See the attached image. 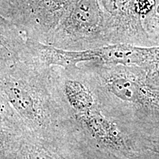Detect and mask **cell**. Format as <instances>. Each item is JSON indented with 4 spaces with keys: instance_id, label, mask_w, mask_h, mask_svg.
I'll list each match as a JSON object with an SVG mask.
<instances>
[{
    "instance_id": "cell-1",
    "label": "cell",
    "mask_w": 159,
    "mask_h": 159,
    "mask_svg": "<svg viewBox=\"0 0 159 159\" xmlns=\"http://www.w3.org/2000/svg\"><path fill=\"white\" fill-rule=\"evenodd\" d=\"M102 111L138 142L159 134V88L138 66L87 62Z\"/></svg>"
},
{
    "instance_id": "cell-2",
    "label": "cell",
    "mask_w": 159,
    "mask_h": 159,
    "mask_svg": "<svg viewBox=\"0 0 159 159\" xmlns=\"http://www.w3.org/2000/svg\"><path fill=\"white\" fill-rule=\"evenodd\" d=\"M45 44L69 51L114 44L108 19L99 0H74Z\"/></svg>"
},
{
    "instance_id": "cell-3",
    "label": "cell",
    "mask_w": 159,
    "mask_h": 159,
    "mask_svg": "<svg viewBox=\"0 0 159 159\" xmlns=\"http://www.w3.org/2000/svg\"><path fill=\"white\" fill-rule=\"evenodd\" d=\"M74 0H25L11 21L27 39L46 43Z\"/></svg>"
},
{
    "instance_id": "cell-4",
    "label": "cell",
    "mask_w": 159,
    "mask_h": 159,
    "mask_svg": "<svg viewBox=\"0 0 159 159\" xmlns=\"http://www.w3.org/2000/svg\"><path fill=\"white\" fill-rule=\"evenodd\" d=\"M108 18L114 44L152 47L139 13L137 0H99Z\"/></svg>"
},
{
    "instance_id": "cell-5",
    "label": "cell",
    "mask_w": 159,
    "mask_h": 159,
    "mask_svg": "<svg viewBox=\"0 0 159 159\" xmlns=\"http://www.w3.org/2000/svg\"><path fill=\"white\" fill-rule=\"evenodd\" d=\"M157 47H144L130 44H113L83 51L86 62L138 66L144 69L152 61Z\"/></svg>"
},
{
    "instance_id": "cell-6",
    "label": "cell",
    "mask_w": 159,
    "mask_h": 159,
    "mask_svg": "<svg viewBox=\"0 0 159 159\" xmlns=\"http://www.w3.org/2000/svg\"><path fill=\"white\" fill-rule=\"evenodd\" d=\"M26 41L19 27L0 13V62L19 58Z\"/></svg>"
},
{
    "instance_id": "cell-7",
    "label": "cell",
    "mask_w": 159,
    "mask_h": 159,
    "mask_svg": "<svg viewBox=\"0 0 159 159\" xmlns=\"http://www.w3.org/2000/svg\"><path fill=\"white\" fill-rule=\"evenodd\" d=\"M87 140L89 143L84 138L83 139L84 144L80 143L76 147L77 158L75 159H159L148 152H140L134 156H126L97 144L88 138Z\"/></svg>"
},
{
    "instance_id": "cell-8",
    "label": "cell",
    "mask_w": 159,
    "mask_h": 159,
    "mask_svg": "<svg viewBox=\"0 0 159 159\" xmlns=\"http://www.w3.org/2000/svg\"><path fill=\"white\" fill-rule=\"evenodd\" d=\"M143 27L152 47H159V0L153 9L143 19Z\"/></svg>"
},
{
    "instance_id": "cell-9",
    "label": "cell",
    "mask_w": 159,
    "mask_h": 159,
    "mask_svg": "<svg viewBox=\"0 0 159 159\" xmlns=\"http://www.w3.org/2000/svg\"><path fill=\"white\" fill-rule=\"evenodd\" d=\"M25 159H66L56 152L35 146L27 151Z\"/></svg>"
},
{
    "instance_id": "cell-10",
    "label": "cell",
    "mask_w": 159,
    "mask_h": 159,
    "mask_svg": "<svg viewBox=\"0 0 159 159\" xmlns=\"http://www.w3.org/2000/svg\"><path fill=\"white\" fill-rule=\"evenodd\" d=\"M25 0H0V13L11 21Z\"/></svg>"
},
{
    "instance_id": "cell-11",
    "label": "cell",
    "mask_w": 159,
    "mask_h": 159,
    "mask_svg": "<svg viewBox=\"0 0 159 159\" xmlns=\"http://www.w3.org/2000/svg\"><path fill=\"white\" fill-rule=\"evenodd\" d=\"M143 69L146 71L151 83L159 88V47H157L153 58Z\"/></svg>"
},
{
    "instance_id": "cell-12",
    "label": "cell",
    "mask_w": 159,
    "mask_h": 159,
    "mask_svg": "<svg viewBox=\"0 0 159 159\" xmlns=\"http://www.w3.org/2000/svg\"><path fill=\"white\" fill-rule=\"evenodd\" d=\"M141 142L143 150L159 158V134L142 139Z\"/></svg>"
}]
</instances>
